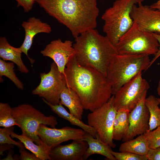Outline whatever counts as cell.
I'll use <instances>...</instances> for the list:
<instances>
[{
  "label": "cell",
  "instance_id": "277c9868",
  "mask_svg": "<svg viewBox=\"0 0 160 160\" xmlns=\"http://www.w3.org/2000/svg\"><path fill=\"white\" fill-rule=\"evenodd\" d=\"M151 60L145 55L118 54L110 62L106 78L114 95L125 84L149 67Z\"/></svg>",
  "mask_w": 160,
  "mask_h": 160
},
{
  "label": "cell",
  "instance_id": "4fadbf2b",
  "mask_svg": "<svg viewBox=\"0 0 160 160\" xmlns=\"http://www.w3.org/2000/svg\"><path fill=\"white\" fill-rule=\"evenodd\" d=\"M147 93H145L130 112L129 126L127 134L122 139L124 142L149 130L150 113L145 104Z\"/></svg>",
  "mask_w": 160,
  "mask_h": 160
},
{
  "label": "cell",
  "instance_id": "2e32d148",
  "mask_svg": "<svg viewBox=\"0 0 160 160\" xmlns=\"http://www.w3.org/2000/svg\"><path fill=\"white\" fill-rule=\"evenodd\" d=\"M22 26L25 30V36L23 43L19 47L32 64L34 60L28 56V52L32 46L34 37L39 33H50L52 31L51 28L47 23L42 22L35 17H30L27 21H23Z\"/></svg>",
  "mask_w": 160,
  "mask_h": 160
},
{
  "label": "cell",
  "instance_id": "f35d334b",
  "mask_svg": "<svg viewBox=\"0 0 160 160\" xmlns=\"http://www.w3.org/2000/svg\"><path fill=\"white\" fill-rule=\"evenodd\" d=\"M154 4L156 5H160V0H158L156 2L153 3Z\"/></svg>",
  "mask_w": 160,
  "mask_h": 160
},
{
  "label": "cell",
  "instance_id": "30bf717a",
  "mask_svg": "<svg viewBox=\"0 0 160 160\" xmlns=\"http://www.w3.org/2000/svg\"><path fill=\"white\" fill-rule=\"evenodd\" d=\"M40 77V83L32 90V94L38 95L51 104H59L61 93L67 87L56 64L54 62L52 63L49 72L41 73Z\"/></svg>",
  "mask_w": 160,
  "mask_h": 160
},
{
  "label": "cell",
  "instance_id": "7a4b0ae2",
  "mask_svg": "<svg viewBox=\"0 0 160 160\" xmlns=\"http://www.w3.org/2000/svg\"><path fill=\"white\" fill-rule=\"evenodd\" d=\"M36 2L68 28L75 38L97 26L99 13L97 0H36Z\"/></svg>",
  "mask_w": 160,
  "mask_h": 160
},
{
  "label": "cell",
  "instance_id": "d590c367",
  "mask_svg": "<svg viewBox=\"0 0 160 160\" xmlns=\"http://www.w3.org/2000/svg\"><path fill=\"white\" fill-rule=\"evenodd\" d=\"M12 153L11 151L9 152L7 157L2 160H15V158H14L12 156Z\"/></svg>",
  "mask_w": 160,
  "mask_h": 160
},
{
  "label": "cell",
  "instance_id": "836d02e7",
  "mask_svg": "<svg viewBox=\"0 0 160 160\" xmlns=\"http://www.w3.org/2000/svg\"><path fill=\"white\" fill-rule=\"evenodd\" d=\"M153 34L158 41L159 44V47L158 52L154 55V57L151 61L149 67H150L155 61L160 57V34L155 33H153Z\"/></svg>",
  "mask_w": 160,
  "mask_h": 160
},
{
  "label": "cell",
  "instance_id": "5bb4252c",
  "mask_svg": "<svg viewBox=\"0 0 160 160\" xmlns=\"http://www.w3.org/2000/svg\"><path fill=\"white\" fill-rule=\"evenodd\" d=\"M131 17L141 29L160 34V10L140 3L133 6Z\"/></svg>",
  "mask_w": 160,
  "mask_h": 160
},
{
  "label": "cell",
  "instance_id": "6da1fadb",
  "mask_svg": "<svg viewBox=\"0 0 160 160\" xmlns=\"http://www.w3.org/2000/svg\"><path fill=\"white\" fill-rule=\"evenodd\" d=\"M61 75L66 86L77 94L85 110L93 111L112 96L111 86L106 77L95 69L80 65L75 55Z\"/></svg>",
  "mask_w": 160,
  "mask_h": 160
},
{
  "label": "cell",
  "instance_id": "4316f807",
  "mask_svg": "<svg viewBox=\"0 0 160 160\" xmlns=\"http://www.w3.org/2000/svg\"><path fill=\"white\" fill-rule=\"evenodd\" d=\"M14 126L0 128V144L13 145L19 148L25 147L23 143L20 141L17 142L14 140L10 136L12 133L14 132Z\"/></svg>",
  "mask_w": 160,
  "mask_h": 160
},
{
  "label": "cell",
  "instance_id": "3957f363",
  "mask_svg": "<svg viewBox=\"0 0 160 160\" xmlns=\"http://www.w3.org/2000/svg\"><path fill=\"white\" fill-rule=\"evenodd\" d=\"M75 39L73 46L78 63L95 69L106 76L110 62L118 54L116 46L95 29L82 33Z\"/></svg>",
  "mask_w": 160,
  "mask_h": 160
},
{
  "label": "cell",
  "instance_id": "9a60e30c",
  "mask_svg": "<svg viewBox=\"0 0 160 160\" xmlns=\"http://www.w3.org/2000/svg\"><path fill=\"white\" fill-rule=\"evenodd\" d=\"M88 146L87 142L83 139L74 140L70 144H60L52 148L49 155L53 160H83Z\"/></svg>",
  "mask_w": 160,
  "mask_h": 160
},
{
  "label": "cell",
  "instance_id": "8992f818",
  "mask_svg": "<svg viewBox=\"0 0 160 160\" xmlns=\"http://www.w3.org/2000/svg\"><path fill=\"white\" fill-rule=\"evenodd\" d=\"M115 46L119 54L149 56L157 53L159 44L153 33L141 29L134 22L120 37Z\"/></svg>",
  "mask_w": 160,
  "mask_h": 160
},
{
  "label": "cell",
  "instance_id": "cb8c5ba5",
  "mask_svg": "<svg viewBox=\"0 0 160 160\" xmlns=\"http://www.w3.org/2000/svg\"><path fill=\"white\" fill-rule=\"evenodd\" d=\"M14 63L7 62L2 59H0V77L4 76L10 80L19 89H24L23 84L18 79L14 72Z\"/></svg>",
  "mask_w": 160,
  "mask_h": 160
},
{
  "label": "cell",
  "instance_id": "1f68e13d",
  "mask_svg": "<svg viewBox=\"0 0 160 160\" xmlns=\"http://www.w3.org/2000/svg\"><path fill=\"white\" fill-rule=\"evenodd\" d=\"M17 4V7H21L23 9L24 11L27 12L31 10L36 0H15Z\"/></svg>",
  "mask_w": 160,
  "mask_h": 160
},
{
  "label": "cell",
  "instance_id": "8d00e7d4",
  "mask_svg": "<svg viewBox=\"0 0 160 160\" xmlns=\"http://www.w3.org/2000/svg\"><path fill=\"white\" fill-rule=\"evenodd\" d=\"M150 6L153 8L158 9L160 10V5H156L154 4H153Z\"/></svg>",
  "mask_w": 160,
  "mask_h": 160
},
{
  "label": "cell",
  "instance_id": "9c48e42d",
  "mask_svg": "<svg viewBox=\"0 0 160 160\" xmlns=\"http://www.w3.org/2000/svg\"><path fill=\"white\" fill-rule=\"evenodd\" d=\"M147 81L140 72L123 85L114 95L113 104L117 110L131 112L150 88Z\"/></svg>",
  "mask_w": 160,
  "mask_h": 160
},
{
  "label": "cell",
  "instance_id": "f546056e",
  "mask_svg": "<svg viewBox=\"0 0 160 160\" xmlns=\"http://www.w3.org/2000/svg\"><path fill=\"white\" fill-rule=\"evenodd\" d=\"M113 140L117 141L121 140L123 138L121 134L119 120L116 116L113 123Z\"/></svg>",
  "mask_w": 160,
  "mask_h": 160
},
{
  "label": "cell",
  "instance_id": "e0dca14e",
  "mask_svg": "<svg viewBox=\"0 0 160 160\" xmlns=\"http://www.w3.org/2000/svg\"><path fill=\"white\" fill-rule=\"evenodd\" d=\"M22 52L20 47L16 48L9 44L6 38H0V57L3 60L11 61L16 64L19 71L27 73L29 70L25 65L21 58Z\"/></svg>",
  "mask_w": 160,
  "mask_h": 160
},
{
  "label": "cell",
  "instance_id": "ab89813d",
  "mask_svg": "<svg viewBox=\"0 0 160 160\" xmlns=\"http://www.w3.org/2000/svg\"><path fill=\"white\" fill-rule=\"evenodd\" d=\"M158 99L159 100V102L160 103V98H158Z\"/></svg>",
  "mask_w": 160,
  "mask_h": 160
},
{
  "label": "cell",
  "instance_id": "e575fe53",
  "mask_svg": "<svg viewBox=\"0 0 160 160\" xmlns=\"http://www.w3.org/2000/svg\"><path fill=\"white\" fill-rule=\"evenodd\" d=\"M14 145L8 144H0V155H3L4 152L6 150L11 149L14 147Z\"/></svg>",
  "mask_w": 160,
  "mask_h": 160
},
{
  "label": "cell",
  "instance_id": "83f0119b",
  "mask_svg": "<svg viewBox=\"0 0 160 160\" xmlns=\"http://www.w3.org/2000/svg\"><path fill=\"white\" fill-rule=\"evenodd\" d=\"M144 135L147 140L150 149L160 146V126L154 130L147 131Z\"/></svg>",
  "mask_w": 160,
  "mask_h": 160
},
{
  "label": "cell",
  "instance_id": "d6a6232c",
  "mask_svg": "<svg viewBox=\"0 0 160 160\" xmlns=\"http://www.w3.org/2000/svg\"><path fill=\"white\" fill-rule=\"evenodd\" d=\"M146 156L148 160H160V146L150 149Z\"/></svg>",
  "mask_w": 160,
  "mask_h": 160
},
{
  "label": "cell",
  "instance_id": "603a6c76",
  "mask_svg": "<svg viewBox=\"0 0 160 160\" xmlns=\"http://www.w3.org/2000/svg\"><path fill=\"white\" fill-rule=\"evenodd\" d=\"M145 104L150 113L148 131H151L160 126V103L158 98L151 95L146 97Z\"/></svg>",
  "mask_w": 160,
  "mask_h": 160
},
{
  "label": "cell",
  "instance_id": "52a82bcc",
  "mask_svg": "<svg viewBox=\"0 0 160 160\" xmlns=\"http://www.w3.org/2000/svg\"><path fill=\"white\" fill-rule=\"evenodd\" d=\"M12 113L18 126L21 130L22 134L30 138L38 145L43 143L37 134L40 125L43 124L55 128L58 124L54 116H46L28 104L12 108Z\"/></svg>",
  "mask_w": 160,
  "mask_h": 160
},
{
  "label": "cell",
  "instance_id": "ba28073f",
  "mask_svg": "<svg viewBox=\"0 0 160 160\" xmlns=\"http://www.w3.org/2000/svg\"><path fill=\"white\" fill-rule=\"evenodd\" d=\"M114 95L108 100L88 114V124L93 128L103 142L114 148L116 144L113 138V127L117 110L114 106Z\"/></svg>",
  "mask_w": 160,
  "mask_h": 160
},
{
  "label": "cell",
  "instance_id": "7c38bea8",
  "mask_svg": "<svg viewBox=\"0 0 160 160\" xmlns=\"http://www.w3.org/2000/svg\"><path fill=\"white\" fill-rule=\"evenodd\" d=\"M72 43L70 40L64 41L60 39L53 40L48 44L41 53L44 56L52 59L60 73L64 74L67 64L75 55Z\"/></svg>",
  "mask_w": 160,
  "mask_h": 160
},
{
  "label": "cell",
  "instance_id": "f1b7e54d",
  "mask_svg": "<svg viewBox=\"0 0 160 160\" xmlns=\"http://www.w3.org/2000/svg\"><path fill=\"white\" fill-rule=\"evenodd\" d=\"M117 160H148L146 155H141L127 152H116L111 151Z\"/></svg>",
  "mask_w": 160,
  "mask_h": 160
},
{
  "label": "cell",
  "instance_id": "8fae6325",
  "mask_svg": "<svg viewBox=\"0 0 160 160\" xmlns=\"http://www.w3.org/2000/svg\"><path fill=\"white\" fill-rule=\"evenodd\" d=\"M41 124L37 134L42 142L50 150L65 141L83 139L87 132L81 129L66 127L61 129L49 128Z\"/></svg>",
  "mask_w": 160,
  "mask_h": 160
},
{
  "label": "cell",
  "instance_id": "ac0fdd59",
  "mask_svg": "<svg viewBox=\"0 0 160 160\" xmlns=\"http://www.w3.org/2000/svg\"><path fill=\"white\" fill-rule=\"evenodd\" d=\"M83 140L88 145L83 156V160L87 159L90 156L95 154L102 155L108 160H116L111 153V148L101 141L97 136L95 138L87 133Z\"/></svg>",
  "mask_w": 160,
  "mask_h": 160
},
{
  "label": "cell",
  "instance_id": "d6986e66",
  "mask_svg": "<svg viewBox=\"0 0 160 160\" xmlns=\"http://www.w3.org/2000/svg\"><path fill=\"white\" fill-rule=\"evenodd\" d=\"M59 103L67 107L71 113L81 119L84 109L79 97L73 91L65 87L61 93Z\"/></svg>",
  "mask_w": 160,
  "mask_h": 160
},
{
  "label": "cell",
  "instance_id": "d4e9b609",
  "mask_svg": "<svg viewBox=\"0 0 160 160\" xmlns=\"http://www.w3.org/2000/svg\"><path fill=\"white\" fill-rule=\"evenodd\" d=\"M18 126L12 113V108L7 103H0V126Z\"/></svg>",
  "mask_w": 160,
  "mask_h": 160
},
{
  "label": "cell",
  "instance_id": "44dd1931",
  "mask_svg": "<svg viewBox=\"0 0 160 160\" xmlns=\"http://www.w3.org/2000/svg\"><path fill=\"white\" fill-rule=\"evenodd\" d=\"M12 137L16 138L22 143L25 147L39 158L40 160H51L50 149L44 143L38 145L30 138L25 136L19 135L14 132L11 135Z\"/></svg>",
  "mask_w": 160,
  "mask_h": 160
},
{
  "label": "cell",
  "instance_id": "484cf974",
  "mask_svg": "<svg viewBox=\"0 0 160 160\" xmlns=\"http://www.w3.org/2000/svg\"><path fill=\"white\" fill-rule=\"evenodd\" d=\"M130 112L128 110L123 109H119L117 111L116 116L123 138L126 137L128 130Z\"/></svg>",
  "mask_w": 160,
  "mask_h": 160
},
{
  "label": "cell",
  "instance_id": "5b68a950",
  "mask_svg": "<svg viewBox=\"0 0 160 160\" xmlns=\"http://www.w3.org/2000/svg\"><path fill=\"white\" fill-rule=\"evenodd\" d=\"M144 0H116L107 9L101 18L104 21L103 31L111 43L116 46L120 37L132 25L131 17L133 6Z\"/></svg>",
  "mask_w": 160,
  "mask_h": 160
},
{
  "label": "cell",
  "instance_id": "74e56055",
  "mask_svg": "<svg viewBox=\"0 0 160 160\" xmlns=\"http://www.w3.org/2000/svg\"><path fill=\"white\" fill-rule=\"evenodd\" d=\"M157 94L160 98V79L159 80L157 89Z\"/></svg>",
  "mask_w": 160,
  "mask_h": 160
},
{
  "label": "cell",
  "instance_id": "4dcf8cb0",
  "mask_svg": "<svg viewBox=\"0 0 160 160\" xmlns=\"http://www.w3.org/2000/svg\"><path fill=\"white\" fill-rule=\"evenodd\" d=\"M20 156H18L19 160H40V159L33 153H31L26 151L24 147L19 148Z\"/></svg>",
  "mask_w": 160,
  "mask_h": 160
},
{
  "label": "cell",
  "instance_id": "ffe728a7",
  "mask_svg": "<svg viewBox=\"0 0 160 160\" xmlns=\"http://www.w3.org/2000/svg\"><path fill=\"white\" fill-rule=\"evenodd\" d=\"M42 100L50 107L52 111L59 116L67 120L72 125L79 127L94 137H96L97 135L93 128L84 123L81 120L69 113L63 105L60 103L53 105L48 103L43 98H42Z\"/></svg>",
  "mask_w": 160,
  "mask_h": 160
},
{
  "label": "cell",
  "instance_id": "7402d4cb",
  "mask_svg": "<svg viewBox=\"0 0 160 160\" xmlns=\"http://www.w3.org/2000/svg\"><path fill=\"white\" fill-rule=\"evenodd\" d=\"M150 148L148 141L144 134L135 139H132L122 143L120 152H127L141 155H146Z\"/></svg>",
  "mask_w": 160,
  "mask_h": 160
}]
</instances>
